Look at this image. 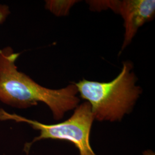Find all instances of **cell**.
Masks as SVG:
<instances>
[{
    "label": "cell",
    "instance_id": "obj_1",
    "mask_svg": "<svg viewBox=\"0 0 155 155\" xmlns=\"http://www.w3.org/2000/svg\"><path fill=\"white\" fill-rule=\"evenodd\" d=\"M20 53L11 47L0 49V101L18 109H27L43 102L48 106L54 118L60 120L80 102L75 84L61 89H50L36 83L20 71L16 64Z\"/></svg>",
    "mask_w": 155,
    "mask_h": 155
},
{
    "label": "cell",
    "instance_id": "obj_2",
    "mask_svg": "<svg viewBox=\"0 0 155 155\" xmlns=\"http://www.w3.org/2000/svg\"><path fill=\"white\" fill-rule=\"evenodd\" d=\"M132 63L124 61L122 70L109 82H98L84 79L75 83L81 98L91 107L94 119L100 121H120L133 110L142 93L136 84Z\"/></svg>",
    "mask_w": 155,
    "mask_h": 155
},
{
    "label": "cell",
    "instance_id": "obj_3",
    "mask_svg": "<svg viewBox=\"0 0 155 155\" xmlns=\"http://www.w3.org/2000/svg\"><path fill=\"white\" fill-rule=\"evenodd\" d=\"M94 120L91 106L87 101L78 105L72 116L66 121L51 125L27 119L0 109V121L10 120L27 123L34 129L40 131L38 137L25 144L24 150L27 153L34 143L43 139H51L72 142L77 147L80 155H97L90 143V131Z\"/></svg>",
    "mask_w": 155,
    "mask_h": 155
},
{
    "label": "cell",
    "instance_id": "obj_4",
    "mask_svg": "<svg viewBox=\"0 0 155 155\" xmlns=\"http://www.w3.org/2000/svg\"><path fill=\"white\" fill-rule=\"evenodd\" d=\"M87 3L92 11L110 9L122 16L125 27L122 50L131 43L139 28L155 16L154 0L89 1Z\"/></svg>",
    "mask_w": 155,
    "mask_h": 155
},
{
    "label": "cell",
    "instance_id": "obj_5",
    "mask_svg": "<svg viewBox=\"0 0 155 155\" xmlns=\"http://www.w3.org/2000/svg\"><path fill=\"white\" fill-rule=\"evenodd\" d=\"M77 2H78V1L70 0H49L45 1V7L56 16H64L68 14L71 7Z\"/></svg>",
    "mask_w": 155,
    "mask_h": 155
},
{
    "label": "cell",
    "instance_id": "obj_6",
    "mask_svg": "<svg viewBox=\"0 0 155 155\" xmlns=\"http://www.w3.org/2000/svg\"><path fill=\"white\" fill-rule=\"evenodd\" d=\"M11 14L9 7L6 5L0 4V25L5 22Z\"/></svg>",
    "mask_w": 155,
    "mask_h": 155
}]
</instances>
